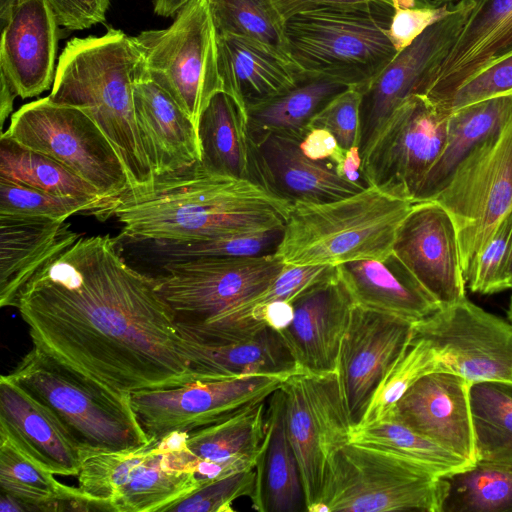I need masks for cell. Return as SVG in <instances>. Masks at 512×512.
<instances>
[{
	"label": "cell",
	"instance_id": "cell-1",
	"mask_svg": "<svg viewBox=\"0 0 512 512\" xmlns=\"http://www.w3.org/2000/svg\"><path fill=\"white\" fill-rule=\"evenodd\" d=\"M16 308L35 347L122 393L194 381L185 339L156 279L109 235L80 237L23 287Z\"/></svg>",
	"mask_w": 512,
	"mask_h": 512
},
{
	"label": "cell",
	"instance_id": "cell-2",
	"mask_svg": "<svg viewBox=\"0 0 512 512\" xmlns=\"http://www.w3.org/2000/svg\"><path fill=\"white\" fill-rule=\"evenodd\" d=\"M291 205L255 181L198 161L156 176L149 189L127 193L95 216L116 218L134 242L184 241L283 229Z\"/></svg>",
	"mask_w": 512,
	"mask_h": 512
},
{
	"label": "cell",
	"instance_id": "cell-3",
	"mask_svg": "<svg viewBox=\"0 0 512 512\" xmlns=\"http://www.w3.org/2000/svg\"><path fill=\"white\" fill-rule=\"evenodd\" d=\"M141 54L134 37L108 28L99 37L67 42L56 66L49 98L82 109L102 129L119 154L131 185L149 189L155 179L138 129L134 86Z\"/></svg>",
	"mask_w": 512,
	"mask_h": 512
},
{
	"label": "cell",
	"instance_id": "cell-4",
	"mask_svg": "<svg viewBox=\"0 0 512 512\" xmlns=\"http://www.w3.org/2000/svg\"><path fill=\"white\" fill-rule=\"evenodd\" d=\"M413 204L378 185L338 200L293 202L275 254L295 266L386 262Z\"/></svg>",
	"mask_w": 512,
	"mask_h": 512
},
{
	"label": "cell",
	"instance_id": "cell-5",
	"mask_svg": "<svg viewBox=\"0 0 512 512\" xmlns=\"http://www.w3.org/2000/svg\"><path fill=\"white\" fill-rule=\"evenodd\" d=\"M55 418L84 458L148 444L130 394L113 390L33 347L6 375Z\"/></svg>",
	"mask_w": 512,
	"mask_h": 512
},
{
	"label": "cell",
	"instance_id": "cell-6",
	"mask_svg": "<svg viewBox=\"0 0 512 512\" xmlns=\"http://www.w3.org/2000/svg\"><path fill=\"white\" fill-rule=\"evenodd\" d=\"M187 432H173L134 450L97 453L83 459L82 497L116 512L168 511L200 488Z\"/></svg>",
	"mask_w": 512,
	"mask_h": 512
},
{
	"label": "cell",
	"instance_id": "cell-7",
	"mask_svg": "<svg viewBox=\"0 0 512 512\" xmlns=\"http://www.w3.org/2000/svg\"><path fill=\"white\" fill-rule=\"evenodd\" d=\"M285 263L275 253L249 257H194L168 260L156 277L182 337L212 346L232 312L267 288Z\"/></svg>",
	"mask_w": 512,
	"mask_h": 512
},
{
	"label": "cell",
	"instance_id": "cell-8",
	"mask_svg": "<svg viewBox=\"0 0 512 512\" xmlns=\"http://www.w3.org/2000/svg\"><path fill=\"white\" fill-rule=\"evenodd\" d=\"M392 16L321 9L286 20L288 55L306 75L364 90L398 51L388 36Z\"/></svg>",
	"mask_w": 512,
	"mask_h": 512
},
{
	"label": "cell",
	"instance_id": "cell-9",
	"mask_svg": "<svg viewBox=\"0 0 512 512\" xmlns=\"http://www.w3.org/2000/svg\"><path fill=\"white\" fill-rule=\"evenodd\" d=\"M445 482L390 452L349 442L330 461L310 512H441Z\"/></svg>",
	"mask_w": 512,
	"mask_h": 512
},
{
	"label": "cell",
	"instance_id": "cell-10",
	"mask_svg": "<svg viewBox=\"0 0 512 512\" xmlns=\"http://www.w3.org/2000/svg\"><path fill=\"white\" fill-rule=\"evenodd\" d=\"M1 134L62 163L93 185L110 204L131 191L116 149L80 108L56 103L47 96L21 106Z\"/></svg>",
	"mask_w": 512,
	"mask_h": 512
},
{
	"label": "cell",
	"instance_id": "cell-11",
	"mask_svg": "<svg viewBox=\"0 0 512 512\" xmlns=\"http://www.w3.org/2000/svg\"><path fill=\"white\" fill-rule=\"evenodd\" d=\"M216 38L206 0L188 2L168 28L134 37L142 74L174 99L197 130L212 97L223 92Z\"/></svg>",
	"mask_w": 512,
	"mask_h": 512
},
{
	"label": "cell",
	"instance_id": "cell-12",
	"mask_svg": "<svg viewBox=\"0 0 512 512\" xmlns=\"http://www.w3.org/2000/svg\"><path fill=\"white\" fill-rule=\"evenodd\" d=\"M451 111L424 94H412L360 149L367 185L388 187L415 203L445 147Z\"/></svg>",
	"mask_w": 512,
	"mask_h": 512
},
{
	"label": "cell",
	"instance_id": "cell-13",
	"mask_svg": "<svg viewBox=\"0 0 512 512\" xmlns=\"http://www.w3.org/2000/svg\"><path fill=\"white\" fill-rule=\"evenodd\" d=\"M434 200L455 224L465 279L512 210V122L498 138L472 154Z\"/></svg>",
	"mask_w": 512,
	"mask_h": 512
},
{
	"label": "cell",
	"instance_id": "cell-14",
	"mask_svg": "<svg viewBox=\"0 0 512 512\" xmlns=\"http://www.w3.org/2000/svg\"><path fill=\"white\" fill-rule=\"evenodd\" d=\"M280 389L287 438L300 469L307 512L318 502L331 459L350 442L352 426L336 372L296 373Z\"/></svg>",
	"mask_w": 512,
	"mask_h": 512
},
{
	"label": "cell",
	"instance_id": "cell-15",
	"mask_svg": "<svg viewBox=\"0 0 512 512\" xmlns=\"http://www.w3.org/2000/svg\"><path fill=\"white\" fill-rule=\"evenodd\" d=\"M291 376V375H290ZM289 376L248 375L147 389L130 394L136 417L150 440L190 432L265 401Z\"/></svg>",
	"mask_w": 512,
	"mask_h": 512
},
{
	"label": "cell",
	"instance_id": "cell-16",
	"mask_svg": "<svg viewBox=\"0 0 512 512\" xmlns=\"http://www.w3.org/2000/svg\"><path fill=\"white\" fill-rule=\"evenodd\" d=\"M413 334L436 348L448 372L470 383H512V323L467 298L413 323Z\"/></svg>",
	"mask_w": 512,
	"mask_h": 512
},
{
	"label": "cell",
	"instance_id": "cell-17",
	"mask_svg": "<svg viewBox=\"0 0 512 512\" xmlns=\"http://www.w3.org/2000/svg\"><path fill=\"white\" fill-rule=\"evenodd\" d=\"M474 5V0L459 2L451 14L398 52L364 90L360 149L403 100L412 94H427Z\"/></svg>",
	"mask_w": 512,
	"mask_h": 512
},
{
	"label": "cell",
	"instance_id": "cell-18",
	"mask_svg": "<svg viewBox=\"0 0 512 512\" xmlns=\"http://www.w3.org/2000/svg\"><path fill=\"white\" fill-rule=\"evenodd\" d=\"M412 337V322L353 305L336 366L340 395L352 428L360 424L378 384Z\"/></svg>",
	"mask_w": 512,
	"mask_h": 512
},
{
	"label": "cell",
	"instance_id": "cell-19",
	"mask_svg": "<svg viewBox=\"0 0 512 512\" xmlns=\"http://www.w3.org/2000/svg\"><path fill=\"white\" fill-rule=\"evenodd\" d=\"M392 256L440 307L466 298L457 230L437 201L413 204L399 228Z\"/></svg>",
	"mask_w": 512,
	"mask_h": 512
},
{
	"label": "cell",
	"instance_id": "cell-20",
	"mask_svg": "<svg viewBox=\"0 0 512 512\" xmlns=\"http://www.w3.org/2000/svg\"><path fill=\"white\" fill-rule=\"evenodd\" d=\"M0 75L22 99L48 90L55 78L58 22L46 0H0Z\"/></svg>",
	"mask_w": 512,
	"mask_h": 512
},
{
	"label": "cell",
	"instance_id": "cell-21",
	"mask_svg": "<svg viewBox=\"0 0 512 512\" xmlns=\"http://www.w3.org/2000/svg\"><path fill=\"white\" fill-rule=\"evenodd\" d=\"M469 385L468 380L452 372L429 373L415 382L385 417L398 420L474 463Z\"/></svg>",
	"mask_w": 512,
	"mask_h": 512
},
{
	"label": "cell",
	"instance_id": "cell-22",
	"mask_svg": "<svg viewBox=\"0 0 512 512\" xmlns=\"http://www.w3.org/2000/svg\"><path fill=\"white\" fill-rule=\"evenodd\" d=\"M294 317L279 335L301 373L336 372L337 358L354 305L336 276L293 301Z\"/></svg>",
	"mask_w": 512,
	"mask_h": 512
},
{
	"label": "cell",
	"instance_id": "cell-23",
	"mask_svg": "<svg viewBox=\"0 0 512 512\" xmlns=\"http://www.w3.org/2000/svg\"><path fill=\"white\" fill-rule=\"evenodd\" d=\"M474 2L456 42L426 94L445 109L463 83L512 52V0Z\"/></svg>",
	"mask_w": 512,
	"mask_h": 512
},
{
	"label": "cell",
	"instance_id": "cell-24",
	"mask_svg": "<svg viewBox=\"0 0 512 512\" xmlns=\"http://www.w3.org/2000/svg\"><path fill=\"white\" fill-rule=\"evenodd\" d=\"M134 105L143 147L155 177L189 168L201 160L198 130L191 118L140 69L134 86Z\"/></svg>",
	"mask_w": 512,
	"mask_h": 512
},
{
	"label": "cell",
	"instance_id": "cell-25",
	"mask_svg": "<svg viewBox=\"0 0 512 512\" xmlns=\"http://www.w3.org/2000/svg\"><path fill=\"white\" fill-rule=\"evenodd\" d=\"M0 433L46 470L77 476L84 456L55 418L6 375L0 378Z\"/></svg>",
	"mask_w": 512,
	"mask_h": 512
},
{
	"label": "cell",
	"instance_id": "cell-26",
	"mask_svg": "<svg viewBox=\"0 0 512 512\" xmlns=\"http://www.w3.org/2000/svg\"><path fill=\"white\" fill-rule=\"evenodd\" d=\"M216 36L223 92L246 115L249 107L290 90L305 76L288 56L271 47L235 35Z\"/></svg>",
	"mask_w": 512,
	"mask_h": 512
},
{
	"label": "cell",
	"instance_id": "cell-27",
	"mask_svg": "<svg viewBox=\"0 0 512 512\" xmlns=\"http://www.w3.org/2000/svg\"><path fill=\"white\" fill-rule=\"evenodd\" d=\"M300 140L268 135L256 143L262 184L293 202L322 203L353 195L365 187L340 177L333 163L308 158Z\"/></svg>",
	"mask_w": 512,
	"mask_h": 512
},
{
	"label": "cell",
	"instance_id": "cell-28",
	"mask_svg": "<svg viewBox=\"0 0 512 512\" xmlns=\"http://www.w3.org/2000/svg\"><path fill=\"white\" fill-rule=\"evenodd\" d=\"M80 237L66 221L0 214L1 307H16L27 282Z\"/></svg>",
	"mask_w": 512,
	"mask_h": 512
},
{
	"label": "cell",
	"instance_id": "cell-29",
	"mask_svg": "<svg viewBox=\"0 0 512 512\" xmlns=\"http://www.w3.org/2000/svg\"><path fill=\"white\" fill-rule=\"evenodd\" d=\"M265 435V401L217 423L188 432L186 446L196 459L200 487L255 467Z\"/></svg>",
	"mask_w": 512,
	"mask_h": 512
},
{
	"label": "cell",
	"instance_id": "cell-30",
	"mask_svg": "<svg viewBox=\"0 0 512 512\" xmlns=\"http://www.w3.org/2000/svg\"><path fill=\"white\" fill-rule=\"evenodd\" d=\"M337 277L354 304L420 321L440 308L435 299L392 255L386 262L360 260L336 266Z\"/></svg>",
	"mask_w": 512,
	"mask_h": 512
},
{
	"label": "cell",
	"instance_id": "cell-31",
	"mask_svg": "<svg viewBox=\"0 0 512 512\" xmlns=\"http://www.w3.org/2000/svg\"><path fill=\"white\" fill-rule=\"evenodd\" d=\"M268 400L265 435L254 467L252 508L259 512H307L300 469L286 435L282 390H276Z\"/></svg>",
	"mask_w": 512,
	"mask_h": 512
},
{
	"label": "cell",
	"instance_id": "cell-32",
	"mask_svg": "<svg viewBox=\"0 0 512 512\" xmlns=\"http://www.w3.org/2000/svg\"><path fill=\"white\" fill-rule=\"evenodd\" d=\"M512 122V94L452 110L443 152L418 192L415 203L434 200L458 168L478 149L498 138Z\"/></svg>",
	"mask_w": 512,
	"mask_h": 512
},
{
	"label": "cell",
	"instance_id": "cell-33",
	"mask_svg": "<svg viewBox=\"0 0 512 512\" xmlns=\"http://www.w3.org/2000/svg\"><path fill=\"white\" fill-rule=\"evenodd\" d=\"M194 380H221L248 375L299 373L279 333L266 326L246 341L205 346L185 340Z\"/></svg>",
	"mask_w": 512,
	"mask_h": 512
},
{
	"label": "cell",
	"instance_id": "cell-34",
	"mask_svg": "<svg viewBox=\"0 0 512 512\" xmlns=\"http://www.w3.org/2000/svg\"><path fill=\"white\" fill-rule=\"evenodd\" d=\"M198 135L201 163L263 185L247 115L231 96L221 91L212 97L201 115Z\"/></svg>",
	"mask_w": 512,
	"mask_h": 512
},
{
	"label": "cell",
	"instance_id": "cell-35",
	"mask_svg": "<svg viewBox=\"0 0 512 512\" xmlns=\"http://www.w3.org/2000/svg\"><path fill=\"white\" fill-rule=\"evenodd\" d=\"M348 87L328 78L305 74L290 90L249 107L248 128L253 143L268 135L302 141L316 113Z\"/></svg>",
	"mask_w": 512,
	"mask_h": 512
},
{
	"label": "cell",
	"instance_id": "cell-36",
	"mask_svg": "<svg viewBox=\"0 0 512 512\" xmlns=\"http://www.w3.org/2000/svg\"><path fill=\"white\" fill-rule=\"evenodd\" d=\"M0 175L57 196L90 203L97 209L94 216L110 205L93 185L68 167L5 134L0 137Z\"/></svg>",
	"mask_w": 512,
	"mask_h": 512
},
{
	"label": "cell",
	"instance_id": "cell-37",
	"mask_svg": "<svg viewBox=\"0 0 512 512\" xmlns=\"http://www.w3.org/2000/svg\"><path fill=\"white\" fill-rule=\"evenodd\" d=\"M0 486L4 494L18 500L23 510H57L60 503L92 505L77 488L62 484L0 433Z\"/></svg>",
	"mask_w": 512,
	"mask_h": 512
},
{
	"label": "cell",
	"instance_id": "cell-38",
	"mask_svg": "<svg viewBox=\"0 0 512 512\" xmlns=\"http://www.w3.org/2000/svg\"><path fill=\"white\" fill-rule=\"evenodd\" d=\"M475 461L512 464V383L469 385Z\"/></svg>",
	"mask_w": 512,
	"mask_h": 512
},
{
	"label": "cell",
	"instance_id": "cell-39",
	"mask_svg": "<svg viewBox=\"0 0 512 512\" xmlns=\"http://www.w3.org/2000/svg\"><path fill=\"white\" fill-rule=\"evenodd\" d=\"M350 442L390 452L440 477L473 464L392 417L353 427Z\"/></svg>",
	"mask_w": 512,
	"mask_h": 512
},
{
	"label": "cell",
	"instance_id": "cell-40",
	"mask_svg": "<svg viewBox=\"0 0 512 512\" xmlns=\"http://www.w3.org/2000/svg\"><path fill=\"white\" fill-rule=\"evenodd\" d=\"M441 512H512V464L475 461L442 476Z\"/></svg>",
	"mask_w": 512,
	"mask_h": 512
},
{
	"label": "cell",
	"instance_id": "cell-41",
	"mask_svg": "<svg viewBox=\"0 0 512 512\" xmlns=\"http://www.w3.org/2000/svg\"><path fill=\"white\" fill-rule=\"evenodd\" d=\"M206 1L217 35L247 38L289 57L286 20L273 0Z\"/></svg>",
	"mask_w": 512,
	"mask_h": 512
},
{
	"label": "cell",
	"instance_id": "cell-42",
	"mask_svg": "<svg viewBox=\"0 0 512 512\" xmlns=\"http://www.w3.org/2000/svg\"><path fill=\"white\" fill-rule=\"evenodd\" d=\"M433 372H448L442 356L427 339L413 334L406 349L378 384L359 425L387 416L415 382Z\"/></svg>",
	"mask_w": 512,
	"mask_h": 512
},
{
	"label": "cell",
	"instance_id": "cell-43",
	"mask_svg": "<svg viewBox=\"0 0 512 512\" xmlns=\"http://www.w3.org/2000/svg\"><path fill=\"white\" fill-rule=\"evenodd\" d=\"M283 229L260 233L228 234L184 241L150 242L167 260L194 257H249L275 253Z\"/></svg>",
	"mask_w": 512,
	"mask_h": 512
},
{
	"label": "cell",
	"instance_id": "cell-44",
	"mask_svg": "<svg viewBox=\"0 0 512 512\" xmlns=\"http://www.w3.org/2000/svg\"><path fill=\"white\" fill-rule=\"evenodd\" d=\"M96 207L85 201L57 196L0 175V214L44 217L66 221Z\"/></svg>",
	"mask_w": 512,
	"mask_h": 512
},
{
	"label": "cell",
	"instance_id": "cell-45",
	"mask_svg": "<svg viewBox=\"0 0 512 512\" xmlns=\"http://www.w3.org/2000/svg\"><path fill=\"white\" fill-rule=\"evenodd\" d=\"M512 245V210L502 219L469 270L465 282L480 294L508 289L507 267Z\"/></svg>",
	"mask_w": 512,
	"mask_h": 512
},
{
	"label": "cell",
	"instance_id": "cell-46",
	"mask_svg": "<svg viewBox=\"0 0 512 512\" xmlns=\"http://www.w3.org/2000/svg\"><path fill=\"white\" fill-rule=\"evenodd\" d=\"M363 90L350 86L335 95L312 118L310 128H325L344 150L361 144V104Z\"/></svg>",
	"mask_w": 512,
	"mask_h": 512
},
{
	"label": "cell",
	"instance_id": "cell-47",
	"mask_svg": "<svg viewBox=\"0 0 512 512\" xmlns=\"http://www.w3.org/2000/svg\"><path fill=\"white\" fill-rule=\"evenodd\" d=\"M254 483V468L233 473L201 486L168 511L232 512L234 500L242 496L251 497Z\"/></svg>",
	"mask_w": 512,
	"mask_h": 512
},
{
	"label": "cell",
	"instance_id": "cell-48",
	"mask_svg": "<svg viewBox=\"0 0 512 512\" xmlns=\"http://www.w3.org/2000/svg\"><path fill=\"white\" fill-rule=\"evenodd\" d=\"M512 94V52L484 67L463 83L446 105L449 111Z\"/></svg>",
	"mask_w": 512,
	"mask_h": 512
},
{
	"label": "cell",
	"instance_id": "cell-49",
	"mask_svg": "<svg viewBox=\"0 0 512 512\" xmlns=\"http://www.w3.org/2000/svg\"><path fill=\"white\" fill-rule=\"evenodd\" d=\"M456 5L439 8L395 7L388 28V36L395 49L400 52L409 46L428 27L451 14Z\"/></svg>",
	"mask_w": 512,
	"mask_h": 512
},
{
	"label": "cell",
	"instance_id": "cell-50",
	"mask_svg": "<svg viewBox=\"0 0 512 512\" xmlns=\"http://www.w3.org/2000/svg\"><path fill=\"white\" fill-rule=\"evenodd\" d=\"M281 16L289 18L308 11L333 9L393 16V0H273Z\"/></svg>",
	"mask_w": 512,
	"mask_h": 512
},
{
	"label": "cell",
	"instance_id": "cell-51",
	"mask_svg": "<svg viewBox=\"0 0 512 512\" xmlns=\"http://www.w3.org/2000/svg\"><path fill=\"white\" fill-rule=\"evenodd\" d=\"M59 26L84 30L103 23L110 0H46Z\"/></svg>",
	"mask_w": 512,
	"mask_h": 512
},
{
	"label": "cell",
	"instance_id": "cell-52",
	"mask_svg": "<svg viewBox=\"0 0 512 512\" xmlns=\"http://www.w3.org/2000/svg\"><path fill=\"white\" fill-rule=\"evenodd\" d=\"M302 152L310 159L339 165L348 150H344L335 136L325 128H310L300 142Z\"/></svg>",
	"mask_w": 512,
	"mask_h": 512
},
{
	"label": "cell",
	"instance_id": "cell-53",
	"mask_svg": "<svg viewBox=\"0 0 512 512\" xmlns=\"http://www.w3.org/2000/svg\"><path fill=\"white\" fill-rule=\"evenodd\" d=\"M294 317L293 301H275L253 313V318L279 332L285 329Z\"/></svg>",
	"mask_w": 512,
	"mask_h": 512
},
{
	"label": "cell",
	"instance_id": "cell-54",
	"mask_svg": "<svg viewBox=\"0 0 512 512\" xmlns=\"http://www.w3.org/2000/svg\"><path fill=\"white\" fill-rule=\"evenodd\" d=\"M1 79V92H0V124H1V133L3 132V126L5 124V120L9 117L13 110V102L15 97H17V93L12 87V85L8 82V80L0 75Z\"/></svg>",
	"mask_w": 512,
	"mask_h": 512
},
{
	"label": "cell",
	"instance_id": "cell-55",
	"mask_svg": "<svg viewBox=\"0 0 512 512\" xmlns=\"http://www.w3.org/2000/svg\"><path fill=\"white\" fill-rule=\"evenodd\" d=\"M191 0H154V13L162 17L176 15Z\"/></svg>",
	"mask_w": 512,
	"mask_h": 512
},
{
	"label": "cell",
	"instance_id": "cell-56",
	"mask_svg": "<svg viewBox=\"0 0 512 512\" xmlns=\"http://www.w3.org/2000/svg\"><path fill=\"white\" fill-rule=\"evenodd\" d=\"M462 0H423L424 6L427 8H439L443 6H453Z\"/></svg>",
	"mask_w": 512,
	"mask_h": 512
},
{
	"label": "cell",
	"instance_id": "cell-57",
	"mask_svg": "<svg viewBox=\"0 0 512 512\" xmlns=\"http://www.w3.org/2000/svg\"><path fill=\"white\" fill-rule=\"evenodd\" d=\"M507 281H508V289H512V245H511V251H510L508 267H507Z\"/></svg>",
	"mask_w": 512,
	"mask_h": 512
},
{
	"label": "cell",
	"instance_id": "cell-58",
	"mask_svg": "<svg viewBox=\"0 0 512 512\" xmlns=\"http://www.w3.org/2000/svg\"><path fill=\"white\" fill-rule=\"evenodd\" d=\"M507 315H508L509 321L512 323V296H511V299H510Z\"/></svg>",
	"mask_w": 512,
	"mask_h": 512
}]
</instances>
